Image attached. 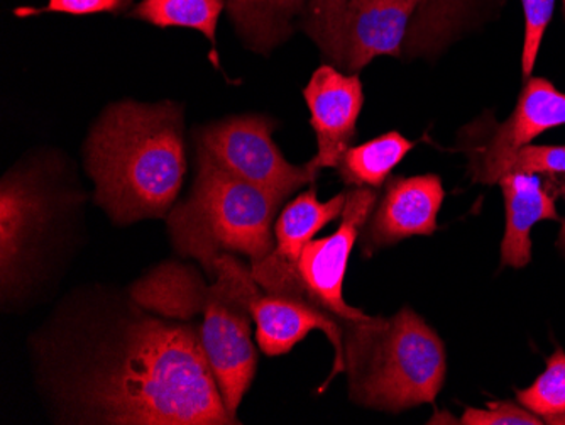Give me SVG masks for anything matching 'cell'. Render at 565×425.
<instances>
[{"label": "cell", "instance_id": "obj_23", "mask_svg": "<svg viewBox=\"0 0 565 425\" xmlns=\"http://www.w3.org/2000/svg\"><path fill=\"white\" fill-rule=\"evenodd\" d=\"M459 424L465 425H542L539 415L532 414L522 404L511 402H490L486 408H466Z\"/></svg>", "mask_w": 565, "mask_h": 425}, {"label": "cell", "instance_id": "obj_4", "mask_svg": "<svg viewBox=\"0 0 565 425\" xmlns=\"http://www.w3.org/2000/svg\"><path fill=\"white\" fill-rule=\"evenodd\" d=\"M132 300L142 309L174 320L202 317L195 323L203 351L211 363L222 399L231 417L249 390L258 353L250 336L249 310L241 304L222 278L207 285L192 266L164 263L132 285ZM239 422V421H237Z\"/></svg>", "mask_w": 565, "mask_h": 425}, {"label": "cell", "instance_id": "obj_21", "mask_svg": "<svg viewBox=\"0 0 565 425\" xmlns=\"http://www.w3.org/2000/svg\"><path fill=\"white\" fill-rule=\"evenodd\" d=\"M525 14V38H523V78H530L536 56L541 52L542 40L554 14L555 0H522Z\"/></svg>", "mask_w": 565, "mask_h": 425}, {"label": "cell", "instance_id": "obj_6", "mask_svg": "<svg viewBox=\"0 0 565 425\" xmlns=\"http://www.w3.org/2000/svg\"><path fill=\"white\" fill-rule=\"evenodd\" d=\"M377 204V190L354 187L348 190L341 226L322 240L305 246L300 259L279 268H250L266 294L303 298L341 322L367 319L364 310L348 306L342 295L349 258L359 234Z\"/></svg>", "mask_w": 565, "mask_h": 425}, {"label": "cell", "instance_id": "obj_18", "mask_svg": "<svg viewBox=\"0 0 565 425\" xmlns=\"http://www.w3.org/2000/svg\"><path fill=\"white\" fill-rule=\"evenodd\" d=\"M224 8L225 0H141L129 15L161 30L185 28L199 31L215 47L217 22Z\"/></svg>", "mask_w": 565, "mask_h": 425}, {"label": "cell", "instance_id": "obj_16", "mask_svg": "<svg viewBox=\"0 0 565 425\" xmlns=\"http://www.w3.org/2000/svg\"><path fill=\"white\" fill-rule=\"evenodd\" d=\"M227 15L243 43L269 55L294 33L295 15L303 14L308 0H225Z\"/></svg>", "mask_w": 565, "mask_h": 425}, {"label": "cell", "instance_id": "obj_10", "mask_svg": "<svg viewBox=\"0 0 565 425\" xmlns=\"http://www.w3.org/2000/svg\"><path fill=\"white\" fill-rule=\"evenodd\" d=\"M558 126H565V94L545 78H529L513 114L498 126L484 148L472 153L475 182L484 185L500 182L523 146Z\"/></svg>", "mask_w": 565, "mask_h": 425}, {"label": "cell", "instance_id": "obj_12", "mask_svg": "<svg viewBox=\"0 0 565 425\" xmlns=\"http://www.w3.org/2000/svg\"><path fill=\"white\" fill-rule=\"evenodd\" d=\"M444 199L446 190L437 174L390 180L364 226V253L371 256L412 236H431L439 230L437 215Z\"/></svg>", "mask_w": 565, "mask_h": 425}, {"label": "cell", "instance_id": "obj_13", "mask_svg": "<svg viewBox=\"0 0 565 425\" xmlns=\"http://www.w3.org/2000/svg\"><path fill=\"white\" fill-rule=\"evenodd\" d=\"M47 221V196L31 174L9 173L0 189V278L6 297L21 288Z\"/></svg>", "mask_w": 565, "mask_h": 425}, {"label": "cell", "instance_id": "obj_24", "mask_svg": "<svg viewBox=\"0 0 565 425\" xmlns=\"http://www.w3.org/2000/svg\"><path fill=\"white\" fill-rule=\"evenodd\" d=\"M131 4L132 0H47L46 8L15 9V15L30 18V15L46 14V12L68 15H92L107 12V14L117 15L126 12Z\"/></svg>", "mask_w": 565, "mask_h": 425}, {"label": "cell", "instance_id": "obj_5", "mask_svg": "<svg viewBox=\"0 0 565 425\" xmlns=\"http://www.w3.org/2000/svg\"><path fill=\"white\" fill-rule=\"evenodd\" d=\"M285 200L237 179L196 146L192 192L168 215L174 249L205 269L222 253H241L258 265L275 249L273 221Z\"/></svg>", "mask_w": 565, "mask_h": 425}, {"label": "cell", "instance_id": "obj_17", "mask_svg": "<svg viewBox=\"0 0 565 425\" xmlns=\"http://www.w3.org/2000/svg\"><path fill=\"white\" fill-rule=\"evenodd\" d=\"M414 148V141L396 131L377 136L363 145L351 146L339 161V177L348 187L377 190Z\"/></svg>", "mask_w": 565, "mask_h": 425}, {"label": "cell", "instance_id": "obj_1", "mask_svg": "<svg viewBox=\"0 0 565 425\" xmlns=\"http://www.w3.org/2000/svg\"><path fill=\"white\" fill-rule=\"evenodd\" d=\"M85 421L104 424L228 425L231 417L199 331L138 316L70 382Z\"/></svg>", "mask_w": 565, "mask_h": 425}, {"label": "cell", "instance_id": "obj_11", "mask_svg": "<svg viewBox=\"0 0 565 425\" xmlns=\"http://www.w3.org/2000/svg\"><path fill=\"white\" fill-rule=\"evenodd\" d=\"M303 97L319 146V153L308 167L316 173L322 168H338L358 136V119L364 106L361 78L358 73L349 75L335 66L322 65L313 72Z\"/></svg>", "mask_w": 565, "mask_h": 425}, {"label": "cell", "instance_id": "obj_20", "mask_svg": "<svg viewBox=\"0 0 565 425\" xmlns=\"http://www.w3.org/2000/svg\"><path fill=\"white\" fill-rule=\"evenodd\" d=\"M516 399L545 424H565V351L555 348L547 366L539 379L525 390L516 392Z\"/></svg>", "mask_w": 565, "mask_h": 425}, {"label": "cell", "instance_id": "obj_25", "mask_svg": "<svg viewBox=\"0 0 565 425\" xmlns=\"http://www.w3.org/2000/svg\"><path fill=\"white\" fill-rule=\"evenodd\" d=\"M544 185L552 195L565 200V174L564 177H557V174H554V177H544ZM558 246L565 252V222L564 226H562L561 236H558Z\"/></svg>", "mask_w": 565, "mask_h": 425}, {"label": "cell", "instance_id": "obj_19", "mask_svg": "<svg viewBox=\"0 0 565 425\" xmlns=\"http://www.w3.org/2000/svg\"><path fill=\"white\" fill-rule=\"evenodd\" d=\"M406 46L412 53L431 52L443 46L456 30L468 0H415Z\"/></svg>", "mask_w": 565, "mask_h": 425}, {"label": "cell", "instance_id": "obj_7", "mask_svg": "<svg viewBox=\"0 0 565 425\" xmlns=\"http://www.w3.org/2000/svg\"><path fill=\"white\" fill-rule=\"evenodd\" d=\"M415 0H308L303 30L332 66L358 73L377 56H402Z\"/></svg>", "mask_w": 565, "mask_h": 425}, {"label": "cell", "instance_id": "obj_2", "mask_svg": "<svg viewBox=\"0 0 565 425\" xmlns=\"http://www.w3.org/2000/svg\"><path fill=\"white\" fill-rule=\"evenodd\" d=\"M85 164L95 202L114 222L164 217L185 179L182 107L113 104L88 135Z\"/></svg>", "mask_w": 565, "mask_h": 425}, {"label": "cell", "instance_id": "obj_26", "mask_svg": "<svg viewBox=\"0 0 565 425\" xmlns=\"http://www.w3.org/2000/svg\"><path fill=\"white\" fill-rule=\"evenodd\" d=\"M562 2H564V12H565V0H562Z\"/></svg>", "mask_w": 565, "mask_h": 425}, {"label": "cell", "instance_id": "obj_9", "mask_svg": "<svg viewBox=\"0 0 565 425\" xmlns=\"http://www.w3.org/2000/svg\"><path fill=\"white\" fill-rule=\"evenodd\" d=\"M276 120L259 114L227 117L196 132V146L205 149L218 167L237 179L262 187L276 195L288 196L316 182L312 168L285 160L273 141Z\"/></svg>", "mask_w": 565, "mask_h": 425}, {"label": "cell", "instance_id": "obj_8", "mask_svg": "<svg viewBox=\"0 0 565 425\" xmlns=\"http://www.w3.org/2000/svg\"><path fill=\"white\" fill-rule=\"evenodd\" d=\"M207 272L212 277L215 275V278H222L231 294L247 307L256 323V341L263 353L268 357L288 354L298 342L317 329L329 338L335 351L332 373L320 392L327 389L335 374L344 371V331L338 317L330 316L303 298L262 294L253 269L237 262L231 253L218 255Z\"/></svg>", "mask_w": 565, "mask_h": 425}, {"label": "cell", "instance_id": "obj_3", "mask_svg": "<svg viewBox=\"0 0 565 425\" xmlns=\"http://www.w3.org/2000/svg\"><path fill=\"white\" fill-rule=\"evenodd\" d=\"M342 331L352 402L393 414L434 404L446 382V346L417 312L348 320Z\"/></svg>", "mask_w": 565, "mask_h": 425}, {"label": "cell", "instance_id": "obj_14", "mask_svg": "<svg viewBox=\"0 0 565 425\" xmlns=\"http://www.w3.org/2000/svg\"><path fill=\"white\" fill-rule=\"evenodd\" d=\"M498 185L507 204V230L501 243V265L525 268L532 259L533 226L542 221H561L555 199L544 185V177L508 173Z\"/></svg>", "mask_w": 565, "mask_h": 425}, {"label": "cell", "instance_id": "obj_22", "mask_svg": "<svg viewBox=\"0 0 565 425\" xmlns=\"http://www.w3.org/2000/svg\"><path fill=\"white\" fill-rule=\"evenodd\" d=\"M508 173H530L541 174V177L557 174V177H564L565 146H523L511 160Z\"/></svg>", "mask_w": 565, "mask_h": 425}, {"label": "cell", "instance_id": "obj_15", "mask_svg": "<svg viewBox=\"0 0 565 425\" xmlns=\"http://www.w3.org/2000/svg\"><path fill=\"white\" fill-rule=\"evenodd\" d=\"M348 192L339 193L329 202L317 199L316 189L295 196L290 204L285 205L275 224V249L258 265L250 268H279L291 266L300 259L305 246L313 241L317 233L329 222L342 217Z\"/></svg>", "mask_w": 565, "mask_h": 425}]
</instances>
